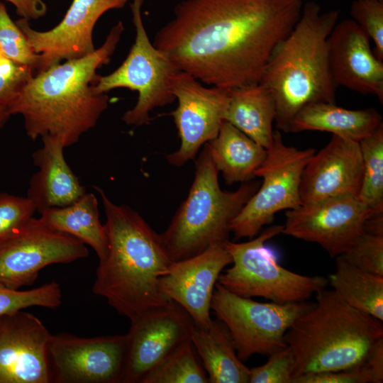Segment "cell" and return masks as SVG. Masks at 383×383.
I'll return each mask as SVG.
<instances>
[{
  "instance_id": "obj_1",
  "label": "cell",
  "mask_w": 383,
  "mask_h": 383,
  "mask_svg": "<svg viewBox=\"0 0 383 383\" xmlns=\"http://www.w3.org/2000/svg\"><path fill=\"white\" fill-rule=\"evenodd\" d=\"M302 0H182L153 45L201 83L231 89L260 82Z\"/></svg>"
},
{
  "instance_id": "obj_2",
  "label": "cell",
  "mask_w": 383,
  "mask_h": 383,
  "mask_svg": "<svg viewBox=\"0 0 383 383\" xmlns=\"http://www.w3.org/2000/svg\"><path fill=\"white\" fill-rule=\"evenodd\" d=\"M123 30L118 21L93 52L36 72L20 88L7 109L10 116H22L30 139L52 136L66 148L96 126L109 104L106 94L94 90L96 71L109 62Z\"/></svg>"
},
{
  "instance_id": "obj_3",
  "label": "cell",
  "mask_w": 383,
  "mask_h": 383,
  "mask_svg": "<svg viewBox=\"0 0 383 383\" xmlns=\"http://www.w3.org/2000/svg\"><path fill=\"white\" fill-rule=\"evenodd\" d=\"M106 222L108 245L99 260L92 292L131 320L168 303L159 280L173 261L157 234L129 206L113 203L98 187Z\"/></svg>"
},
{
  "instance_id": "obj_4",
  "label": "cell",
  "mask_w": 383,
  "mask_h": 383,
  "mask_svg": "<svg viewBox=\"0 0 383 383\" xmlns=\"http://www.w3.org/2000/svg\"><path fill=\"white\" fill-rule=\"evenodd\" d=\"M338 17L337 10L322 12L318 3L309 1L291 32L274 49L259 83L274 99L278 131L289 133L292 120L307 104H335L327 41Z\"/></svg>"
},
{
  "instance_id": "obj_5",
  "label": "cell",
  "mask_w": 383,
  "mask_h": 383,
  "mask_svg": "<svg viewBox=\"0 0 383 383\" xmlns=\"http://www.w3.org/2000/svg\"><path fill=\"white\" fill-rule=\"evenodd\" d=\"M293 322L284 337L294 357L293 378L361 366L383 338L382 321L325 288ZM292 378V379H293Z\"/></svg>"
},
{
  "instance_id": "obj_6",
  "label": "cell",
  "mask_w": 383,
  "mask_h": 383,
  "mask_svg": "<svg viewBox=\"0 0 383 383\" xmlns=\"http://www.w3.org/2000/svg\"><path fill=\"white\" fill-rule=\"evenodd\" d=\"M218 172L205 144L196 160L194 179L187 198L160 234L173 261L229 240L232 221L260 184L249 181L235 191H224L218 184Z\"/></svg>"
},
{
  "instance_id": "obj_7",
  "label": "cell",
  "mask_w": 383,
  "mask_h": 383,
  "mask_svg": "<svg viewBox=\"0 0 383 383\" xmlns=\"http://www.w3.org/2000/svg\"><path fill=\"white\" fill-rule=\"evenodd\" d=\"M282 228L283 225H274L248 241H226L224 246L232 266L220 274L217 282L238 296L262 297L277 304L306 301L326 288V277L302 275L284 268L265 246L268 240L282 233Z\"/></svg>"
},
{
  "instance_id": "obj_8",
  "label": "cell",
  "mask_w": 383,
  "mask_h": 383,
  "mask_svg": "<svg viewBox=\"0 0 383 383\" xmlns=\"http://www.w3.org/2000/svg\"><path fill=\"white\" fill-rule=\"evenodd\" d=\"M143 1L132 0L131 4L135 37L126 58L111 74L97 75L94 84V90L98 94L116 88L136 91L138 97L135 105L122 117L127 125L136 126L148 124L150 111L175 100L172 81L181 71L150 42L141 15Z\"/></svg>"
},
{
  "instance_id": "obj_9",
  "label": "cell",
  "mask_w": 383,
  "mask_h": 383,
  "mask_svg": "<svg viewBox=\"0 0 383 383\" xmlns=\"http://www.w3.org/2000/svg\"><path fill=\"white\" fill-rule=\"evenodd\" d=\"M315 150H299L287 145L279 131L274 132L273 141L266 157L255 172L262 179L255 193L232 221L235 240L257 235L263 226L270 224L274 215L301 204L299 187L303 170Z\"/></svg>"
},
{
  "instance_id": "obj_10",
  "label": "cell",
  "mask_w": 383,
  "mask_h": 383,
  "mask_svg": "<svg viewBox=\"0 0 383 383\" xmlns=\"http://www.w3.org/2000/svg\"><path fill=\"white\" fill-rule=\"evenodd\" d=\"M310 304L258 302L233 294L217 282L211 309L227 328L237 355L244 362L253 355H269L286 347L287 331Z\"/></svg>"
},
{
  "instance_id": "obj_11",
  "label": "cell",
  "mask_w": 383,
  "mask_h": 383,
  "mask_svg": "<svg viewBox=\"0 0 383 383\" xmlns=\"http://www.w3.org/2000/svg\"><path fill=\"white\" fill-rule=\"evenodd\" d=\"M88 255L81 240L32 216L0 240V285L19 289L33 284L50 265Z\"/></svg>"
},
{
  "instance_id": "obj_12",
  "label": "cell",
  "mask_w": 383,
  "mask_h": 383,
  "mask_svg": "<svg viewBox=\"0 0 383 383\" xmlns=\"http://www.w3.org/2000/svg\"><path fill=\"white\" fill-rule=\"evenodd\" d=\"M126 348V334H51L47 350L50 383H122Z\"/></svg>"
},
{
  "instance_id": "obj_13",
  "label": "cell",
  "mask_w": 383,
  "mask_h": 383,
  "mask_svg": "<svg viewBox=\"0 0 383 383\" xmlns=\"http://www.w3.org/2000/svg\"><path fill=\"white\" fill-rule=\"evenodd\" d=\"M122 383H141L180 345L190 340L195 325L179 304L170 300L131 320Z\"/></svg>"
},
{
  "instance_id": "obj_14",
  "label": "cell",
  "mask_w": 383,
  "mask_h": 383,
  "mask_svg": "<svg viewBox=\"0 0 383 383\" xmlns=\"http://www.w3.org/2000/svg\"><path fill=\"white\" fill-rule=\"evenodd\" d=\"M370 213L355 196L304 203L286 211L282 233L317 243L335 257L346 252L364 231Z\"/></svg>"
},
{
  "instance_id": "obj_15",
  "label": "cell",
  "mask_w": 383,
  "mask_h": 383,
  "mask_svg": "<svg viewBox=\"0 0 383 383\" xmlns=\"http://www.w3.org/2000/svg\"><path fill=\"white\" fill-rule=\"evenodd\" d=\"M172 89L178 104L171 115L180 145L166 159L170 165L181 167L194 160L201 147L217 136L224 121L229 89L206 87L182 70L173 79Z\"/></svg>"
},
{
  "instance_id": "obj_16",
  "label": "cell",
  "mask_w": 383,
  "mask_h": 383,
  "mask_svg": "<svg viewBox=\"0 0 383 383\" xmlns=\"http://www.w3.org/2000/svg\"><path fill=\"white\" fill-rule=\"evenodd\" d=\"M128 0H73L61 22L47 31L35 30L21 18L16 23L32 50L41 57L38 72L95 50L93 30L99 18L111 9H123Z\"/></svg>"
},
{
  "instance_id": "obj_17",
  "label": "cell",
  "mask_w": 383,
  "mask_h": 383,
  "mask_svg": "<svg viewBox=\"0 0 383 383\" xmlns=\"http://www.w3.org/2000/svg\"><path fill=\"white\" fill-rule=\"evenodd\" d=\"M50 335L37 316L23 309L0 316V383H50Z\"/></svg>"
},
{
  "instance_id": "obj_18",
  "label": "cell",
  "mask_w": 383,
  "mask_h": 383,
  "mask_svg": "<svg viewBox=\"0 0 383 383\" xmlns=\"http://www.w3.org/2000/svg\"><path fill=\"white\" fill-rule=\"evenodd\" d=\"M232 259L224 244H214L194 256L172 261L160 277L161 292L183 307L196 326L211 321V304L216 284Z\"/></svg>"
},
{
  "instance_id": "obj_19",
  "label": "cell",
  "mask_w": 383,
  "mask_h": 383,
  "mask_svg": "<svg viewBox=\"0 0 383 383\" xmlns=\"http://www.w3.org/2000/svg\"><path fill=\"white\" fill-rule=\"evenodd\" d=\"M328 62L335 85L383 103V61L374 55L370 38L353 19L337 23L327 41Z\"/></svg>"
},
{
  "instance_id": "obj_20",
  "label": "cell",
  "mask_w": 383,
  "mask_h": 383,
  "mask_svg": "<svg viewBox=\"0 0 383 383\" xmlns=\"http://www.w3.org/2000/svg\"><path fill=\"white\" fill-rule=\"evenodd\" d=\"M362 176L359 142L333 135L303 170L299 187L301 204L340 196H357Z\"/></svg>"
},
{
  "instance_id": "obj_21",
  "label": "cell",
  "mask_w": 383,
  "mask_h": 383,
  "mask_svg": "<svg viewBox=\"0 0 383 383\" xmlns=\"http://www.w3.org/2000/svg\"><path fill=\"white\" fill-rule=\"evenodd\" d=\"M41 139L43 146L33 153V164L39 169L32 176L27 193L40 213L68 206L86 193L65 159L63 143L48 135Z\"/></svg>"
},
{
  "instance_id": "obj_22",
  "label": "cell",
  "mask_w": 383,
  "mask_h": 383,
  "mask_svg": "<svg viewBox=\"0 0 383 383\" xmlns=\"http://www.w3.org/2000/svg\"><path fill=\"white\" fill-rule=\"evenodd\" d=\"M381 123V115L372 108L351 110L333 103L316 102L306 105L296 113L289 133L325 131L360 142Z\"/></svg>"
},
{
  "instance_id": "obj_23",
  "label": "cell",
  "mask_w": 383,
  "mask_h": 383,
  "mask_svg": "<svg viewBox=\"0 0 383 383\" xmlns=\"http://www.w3.org/2000/svg\"><path fill=\"white\" fill-rule=\"evenodd\" d=\"M275 116L274 99L260 83L229 89L224 121L265 149L273 141Z\"/></svg>"
},
{
  "instance_id": "obj_24",
  "label": "cell",
  "mask_w": 383,
  "mask_h": 383,
  "mask_svg": "<svg viewBox=\"0 0 383 383\" xmlns=\"http://www.w3.org/2000/svg\"><path fill=\"white\" fill-rule=\"evenodd\" d=\"M206 145L228 185L252 181L267 155V149L226 121L217 136Z\"/></svg>"
},
{
  "instance_id": "obj_25",
  "label": "cell",
  "mask_w": 383,
  "mask_h": 383,
  "mask_svg": "<svg viewBox=\"0 0 383 383\" xmlns=\"http://www.w3.org/2000/svg\"><path fill=\"white\" fill-rule=\"evenodd\" d=\"M191 342L203 362L210 383H248L250 368L236 350L225 325L211 320L205 328L194 325Z\"/></svg>"
},
{
  "instance_id": "obj_26",
  "label": "cell",
  "mask_w": 383,
  "mask_h": 383,
  "mask_svg": "<svg viewBox=\"0 0 383 383\" xmlns=\"http://www.w3.org/2000/svg\"><path fill=\"white\" fill-rule=\"evenodd\" d=\"M40 218L50 226L89 245L99 260L105 257L108 245L106 231L99 220L98 200L94 194L86 192L68 206L45 209Z\"/></svg>"
},
{
  "instance_id": "obj_27",
  "label": "cell",
  "mask_w": 383,
  "mask_h": 383,
  "mask_svg": "<svg viewBox=\"0 0 383 383\" xmlns=\"http://www.w3.org/2000/svg\"><path fill=\"white\" fill-rule=\"evenodd\" d=\"M336 270L328 276L333 290L352 307L383 321V277L363 271L342 255L335 257Z\"/></svg>"
},
{
  "instance_id": "obj_28",
  "label": "cell",
  "mask_w": 383,
  "mask_h": 383,
  "mask_svg": "<svg viewBox=\"0 0 383 383\" xmlns=\"http://www.w3.org/2000/svg\"><path fill=\"white\" fill-rule=\"evenodd\" d=\"M362 182L357 198L370 210V216L383 215V123L362 139Z\"/></svg>"
},
{
  "instance_id": "obj_29",
  "label": "cell",
  "mask_w": 383,
  "mask_h": 383,
  "mask_svg": "<svg viewBox=\"0 0 383 383\" xmlns=\"http://www.w3.org/2000/svg\"><path fill=\"white\" fill-rule=\"evenodd\" d=\"M208 377L188 340L175 349L141 383H207Z\"/></svg>"
},
{
  "instance_id": "obj_30",
  "label": "cell",
  "mask_w": 383,
  "mask_h": 383,
  "mask_svg": "<svg viewBox=\"0 0 383 383\" xmlns=\"http://www.w3.org/2000/svg\"><path fill=\"white\" fill-rule=\"evenodd\" d=\"M61 304L62 290L55 280L28 290L0 285V316L33 306L54 309Z\"/></svg>"
},
{
  "instance_id": "obj_31",
  "label": "cell",
  "mask_w": 383,
  "mask_h": 383,
  "mask_svg": "<svg viewBox=\"0 0 383 383\" xmlns=\"http://www.w3.org/2000/svg\"><path fill=\"white\" fill-rule=\"evenodd\" d=\"M0 51L13 62L28 66L38 72L41 62L39 54L31 48L23 33L9 16L0 1Z\"/></svg>"
},
{
  "instance_id": "obj_32",
  "label": "cell",
  "mask_w": 383,
  "mask_h": 383,
  "mask_svg": "<svg viewBox=\"0 0 383 383\" xmlns=\"http://www.w3.org/2000/svg\"><path fill=\"white\" fill-rule=\"evenodd\" d=\"M342 256L356 267L383 277V235L363 231Z\"/></svg>"
},
{
  "instance_id": "obj_33",
  "label": "cell",
  "mask_w": 383,
  "mask_h": 383,
  "mask_svg": "<svg viewBox=\"0 0 383 383\" xmlns=\"http://www.w3.org/2000/svg\"><path fill=\"white\" fill-rule=\"evenodd\" d=\"M350 13L352 19L374 43L376 57L383 61V1L354 0Z\"/></svg>"
},
{
  "instance_id": "obj_34",
  "label": "cell",
  "mask_w": 383,
  "mask_h": 383,
  "mask_svg": "<svg viewBox=\"0 0 383 383\" xmlns=\"http://www.w3.org/2000/svg\"><path fill=\"white\" fill-rule=\"evenodd\" d=\"M294 357L289 347L269 355L262 365L250 369V383H291L293 378Z\"/></svg>"
},
{
  "instance_id": "obj_35",
  "label": "cell",
  "mask_w": 383,
  "mask_h": 383,
  "mask_svg": "<svg viewBox=\"0 0 383 383\" xmlns=\"http://www.w3.org/2000/svg\"><path fill=\"white\" fill-rule=\"evenodd\" d=\"M35 211L34 204L28 196L0 193V240L33 216Z\"/></svg>"
},
{
  "instance_id": "obj_36",
  "label": "cell",
  "mask_w": 383,
  "mask_h": 383,
  "mask_svg": "<svg viewBox=\"0 0 383 383\" xmlns=\"http://www.w3.org/2000/svg\"><path fill=\"white\" fill-rule=\"evenodd\" d=\"M34 74L32 68L2 56L0 58V102L7 105L28 78Z\"/></svg>"
},
{
  "instance_id": "obj_37",
  "label": "cell",
  "mask_w": 383,
  "mask_h": 383,
  "mask_svg": "<svg viewBox=\"0 0 383 383\" xmlns=\"http://www.w3.org/2000/svg\"><path fill=\"white\" fill-rule=\"evenodd\" d=\"M370 376L363 364L357 367L298 376L291 383H368Z\"/></svg>"
},
{
  "instance_id": "obj_38",
  "label": "cell",
  "mask_w": 383,
  "mask_h": 383,
  "mask_svg": "<svg viewBox=\"0 0 383 383\" xmlns=\"http://www.w3.org/2000/svg\"><path fill=\"white\" fill-rule=\"evenodd\" d=\"M363 365L370 376L372 383L383 382V338L372 345Z\"/></svg>"
},
{
  "instance_id": "obj_39",
  "label": "cell",
  "mask_w": 383,
  "mask_h": 383,
  "mask_svg": "<svg viewBox=\"0 0 383 383\" xmlns=\"http://www.w3.org/2000/svg\"><path fill=\"white\" fill-rule=\"evenodd\" d=\"M16 8L21 18L28 21L35 20L43 16L47 12V6L43 0H6Z\"/></svg>"
},
{
  "instance_id": "obj_40",
  "label": "cell",
  "mask_w": 383,
  "mask_h": 383,
  "mask_svg": "<svg viewBox=\"0 0 383 383\" xmlns=\"http://www.w3.org/2000/svg\"><path fill=\"white\" fill-rule=\"evenodd\" d=\"M9 116L6 104L0 102V127L4 125Z\"/></svg>"
},
{
  "instance_id": "obj_41",
  "label": "cell",
  "mask_w": 383,
  "mask_h": 383,
  "mask_svg": "<svg viewBox=\"0 0 383 383\" xmlns=\"http://www.w3.org/2000/svg\"><path fill=\"white\" fill-rule=\"evenodd\" d=\"M2 56H4V55L1 54V51H0V58H1Z\"/></svg>"
},
{
  "instance_id": "obj_42",
  "label": "cell",
  "mask_w": 383,
  "mask_h": 383,
  "mask_svg": "<svg viewBox=\"0 0 383 383\" xmlns=\"http://www.w3.org/2000/svg\"><path fill=\"white\" fill-rule=\"evenodd\" d=\"M383 1V0H382Z\"/></svg>"
}]
</instances>
